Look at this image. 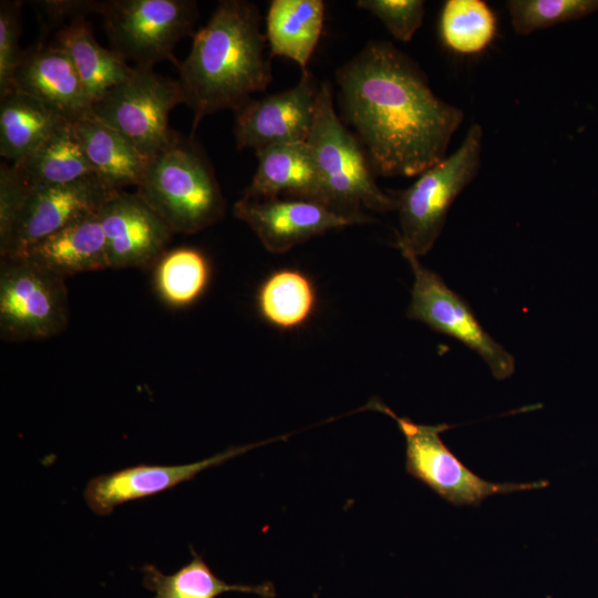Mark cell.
<instances>
[{
	"mask_svg": "<svg viewBox=\"0 0 598 598\" xmlns=\"http://www.w3.org/2000/svg\"><path fill=\"white\" fill-rule=\"evenodd\" d=\"M336 81L339 116L377 175L419 176L447 155L464 113L441 100L420 65L391 42L369 41Z\"/></svg>",
	"mask_w": 598,
	"mask_h": 598,
	"instance_id": "obj_1",
	"label": "cell"
},
{
	"mask_svg": "<svg viewBox=\"0 0 598 598\" xmlns=\"http://www.w3.org/2000/svg\"><path fill=\"white\" fill-rule=\"evenodd\" d=\"M260 21L255 3L223 0L193 35L188 55L175 66L194 131L205 116L236 112L270 83L271 56Z\"/></svg>",
	"mask_w": 598,
	"mask_h": 598,
	"instance_id": "obj_2",
	"label": "cell"
},
{
	"mask_svg": "<svg viewBox=\"0 0 598 598\" xmlns=\"http://www.w3.org/2000/svg\"><path fill=\"white\" fill-rule=\"evenodd\" d=\"M307 144L318 176V202L364 223L372 219L361 212L362 207L379 213L396 208L395 197L377 185V174L363 145L334 110L328 81L321 82Z\"/></svg>",
	"mask_w": 598,
	"mask_h": 598,
	"instance_id": "obj_3",
	"label": "cell"
},
{
	"mask_svg": "<svg viewBox=\"0 0 598 598\" xmlns=\"http://www.w3.org/2000/svg\"><path fill=\"white\" fill-rule=\"evenodd\" d=\"M136 194L174 234L200 231L225 212V200L206 154L193 137L175 131L150 158Z\"/></svg>",
	"mask_w": 598,
	"mask_h": 598,
	"instance_id": "obj_4",
	"label": "cell"
},
{
	"mask_svg": "<svg viewBox=\"0 0 598 598\" xmlns=\"http://www.w3.org/2000/svg\"><path fill=\"white\" fill-rule=\"evenodd\" d=\"M483 136V127L472 124L452 154L421 173L411 186L394 196L400 225L398 248L417 257L433 248L454 200L478 174Z\"/></svg>",
	"mask_w": 598,
	"mask_h": 598,
	"instance_id": "obj_5",
	"label": "cell"
},
{
	"mask_svg": "<svg viewBox=\"0 0 598 598\" xmlns=\"http://www.w3.org/2000/svg\"><path fill=\"white\" fill-rule=\"evenodd\" d=\"M100 14L111 50L134 66L178 60L176 43L194 35L198 8L190 0H106Z\"/></svg>",
	"mask_w": 598,
	"mask_h": 598,
	"instance_id": "obj_6",
	"label": "cell"
},
{
	"mask_svg": "<svg viewBox=\"0 0 598 598\" xmlns=\"http://www.w3.org/2000/svg\"><path fill=\"white\" fill-rule=\"evenodd\" d=\"M367 409L392 417L405 439V470L451 504L480 505L495 494L532 491L548 485L546 481L532 483H494L483 480L466 467L444 444L441 433L452 426L446 423L419 424L396 415L379 399H372Z\"/></svg>",
	"mask_w": 598,
	"mask_h": 598,
	"instance_id": "obj_7",
	"label": "cell"
},
{
	"mask_svg": "<svg viewBox=\"0 0 598 598\" xmlns=\"http://www.w3.org/2000/svg\"><path fill=\"white\" fill-rule=\"evenodd\" d=\"M65 278L24 257L0 262V334L6 341L43 340L69 320Z\"/></svg>",
	"mask_w": 598,
	"mask_h": 598,
	"instance_id": "obj_8",
	"label": "cell"
},
{
	"mask_svg": "<svg viewBox=\"0 0 598 598\" xmlns=\"http://www.w3.org/2000/svg\"><path fill=\"white\" fill-rule=\"evenodd\" d=\"M185 103L177 80L133 66L130 76L93 103L94 117L130 140L148 159L169 141L171 111Z\"/></svg>",
	"mask_w": 598,
	"mask_h": 598,
	"instance_id": "obj_9",
	"label": "cell"
},
{
	"mask_svg": "<svg viewBox=\"0 0 598 598\" xmlns=\"http://www.w3.org/2000/svg\"><path fill=\"white\" fill-rule=\"evenodd\" d=\"M399 249L414 277L406 316L474 351L495 379L509 378L515 371L514 357L482 327L466 300L440 275L422 265L417 256L404 248Z\"/></svg>",
	"mask_w": 598,
	"mask_h": 598,
	"instance_id": "obj_10",
	"label": "cell"
},
{
	"mask_svg": "<svg viewBox=\"0 0 598 598\" xmlns=\"http://www.w3.org/2000/svg\"><path fill=\"white\" fill-rule=\"evenodd\" d=\"M321 82L307 71L282 92L251 99L235 112L234 135L239 150L307 142L316 117Z\"/></svg>",
	"mask_w": 598,
	"mask_h": 598,
	"instance_id": "obj_11",
	"label": "cell"
},
{
	"mask_svg": "<svg viewBox=\"0 0 598 598\" xmlns=\"http://www.w3.org/2000/svg\"><path fill=\"white\" fill-rule=\"evenodd\" d=\"M114 192L96 177L65 185L29 186L0 256L20 257L33 244L95 213Z\"/></svg>",
	"mask_w": 598,
	"mask_h": 598,
	"instance_id": "obj_12",
	"label": "cell"
},
{
	"mask_svg": "<svg viewBox=\"0 0 598 598\" xmlns=\"http://www.w3.org/2000/svg\"><path fill=\"white\" fill-rule=\"evenodd\" d=\"M99 217L112 269L154 267L174 235L136 192H112L100 207Z\"/></svg>",
	"mask_w": 598,
	"mask_h": 598,
	"instance_id": "obj_13",
	"label": "cell"
},
{
	"mask_svg": "<svg viewBox=\"0 0 598 598\" xmlns=\"http://www.w3.org/2000/svg\"><path fill=\"white\" fill-rule=\"evenodd\" d=\"M233 212L251 228L265 248L274 254H283L332 229L367 224L312 199L241 197L234 205Z\"/></svg>",
	"mask_w": 598,
	"mask_h": 598,
	"instance_id": "obj_14",
	"label": "cell"
},
{
	"mask_svg": "<svg viewBox=\"0 0 598 598\" xmlns=\"http://www.w3.org/2000/svg\"><path fill=\"white\" fill-rule=\"evenodd\" d=\"M265 442L233 446L199 462L183 465L138 464L89 481L84 499L96 515H107L117 505L156 495L193 480L202 471L220 465Z\"/></svg>",
	"mask_w": 598,
	"mask_h": 598,
	"instance_id": "obj_15",
	"label": "cell"
},
{
	"mask_svg": "<svg viewBox=\"0 0 598 598\" xmlns=\"http://www.w3.org/2000/svg\"><path fill=\"white\" fill-rule=\"evenodd\" d=\"M13 90L37 99L71 123L92 115V102L74 64L53 44L23 51L13 75Z\"/></svg>",
	"mask_w": 598,
	"mask_h": 598,
	"instance_id": "obj_16",
	"label": "cell"
},
{
	"mask_svg": "<svg viewBox=\"0 0 598 598\" xmlns=\"http://www.w3.org/2000/svg\"><path fill=\"white\" fill-rule=\"evenodd\" d=\"M20 257L63 278L109 268L99 210L39 240Z\"/></svg>",
	"mask_w": 598,
	"mask_h": 598,
	"instance_id": "obj_17",
	"label": "cell"
},
{
	"mask_svg": "<svg viewBox=\"0 0 598 598\" xmlns=\"http://www.w3.org/2000/svg\"><path fill=\"white\" fill-rule=\"evenodd\" d=\"M82 151L95 177L111 190L141 183L148 158L115 128L93 114L73 123Z\"/></svg>",
	"mask_w": 598,
	"mask_h": 598,
	"instance_id": "obj_18",
	"label": "cell"
},
{
	"mask_svg": "<svg viewBox=\"0 0 598 598\" xmlns=\"http://www.w3.org/2000/svg\"><path fill=\"white\" fill-rule=\"evenodd\" d=\"M257 169L243 192L245 198H290L317 200L318 176L307 144L271 145L256 151Z\"/></svg>",
	"mask_w": 598,
	"mask_h": 598,
	"instance_id": "obj_19",
	"label": "cell"
},
{
	"mask_svg": "<svg viewBox=\"0 0 598 598\" xmlns=\"http://www.w3.org/2000/svg\"><path fill=\"white\" fill-rule=\"evenodd\" d=\"M324 22L321 0H274L266 16V40L270 56L297 63L302 72L319 42Z\"/></svg>",
	"mask_w": 598,
	"mask_h": 598,
	"instance_id": "obj_20",
	"label": "cell"
},
{
	"mask_svg": "<svg viewBox=\"0 0 598 598\" xmlns=\"http://www.w3.org/2000/svg\"><path fill=\"white\" fill-rule=\"evenodd\" d=\"M53 45L71 59L92 105L133 71L113 50L99 44L85 18L74 19L60 29Z\"/></svg>",
	"mask_w": 598,
	"mask_h": 598,
	"instance_id": "obj_21",
	"label": "cell"
},
{
	"mask_svg": "<svg viewBox=\"0 0 598 598\" xmlns=\"http://www.w3.org/2000/svg\"><path fill=\"white\" fill-rule=\"evenodd\" d=\"M13 165L29 186L65 185L95 177L71 122H63L29 156Z\"/></svg>",
	"mask_w": 598,
	"mask_h": 598,
	"instance_id": "obj_22",
	"label": "cell"
},
{
	"mask_svg": "<svg viewBox=\"0 0 598 598\" xmlns=\"http://www.w3.org/2000/svg\"><path fill=\"white\" fill-rule=\"evenodd\" d=\"M68 122L37 99L11 91L0 100V154L11 164L29 156L58 126Z\"/></svg>",
	"mask_w": 598,
	"mask_h": 598,
	"instance_id": "obj_23",
	"label": "cell"
},
{
	"mask_svg": "<svg viewBox=\"0 0 598 598\" xmlns=\"http://www.w3.org/2000/svg\"><path fill=\"white\" fill-rule=\"evenodd\" d=\"M193 559L172 575L162 574L154 565H145L144 586L154 591V598H216L227 591L255 594L264 598L275 597L270 582L262 585H231L219 579L194 550Z\"/></svg>",
	"mask_w": 598,
	"mask_h": 598,
	"instance_id": "obj_24",
	"label": "cell"
},
{
	"mask_svg": "<svg viewBox=\"0 0 598 598\" xmlns=\"http://www.w3.org/2000/svg\"><path fill=\"white\" fill-rule=\"evenodd\" d=\"M257 305L268 323L291 330L302 326L312 315L316 306L315 287L301 271L280 269L261 283Z\"/></svg>",
	"mask_w": 598,
	"mask_h": 598,
	"instance_id": "obj_25",
	"label": "cell"
},
{
	"mask_svg": "<svg viewBox=\"0 0 598 598\" xmlns=\"http://www.w3.org/2000/svg\"><path fill=\"white\" fill-rule=\"evenodd\" d=\"M497 32V18L483 0H446L439 18V34L445 48L461 55L485 51Z\"/></svg>",
	"mask_w": 598,
	"mask_h": 598,
	"instance_id": "obj_26",
	"label": "cell"
},
{
	"mask_svg": "<svg viewBox=\"0 0 598 598\" xmlns=\"http://www.w3.org/2000/svg\"><path fill=\"white\" fill-rule=\"evenodd\" d=\"M210 268L205 255L189 247L165 251L154 266V285L169 306L192 305L205 290Z\"/></svg>",
	"mask_w": 598,
	"mask_h": 598,
	"instance_id": "obj_27",
	"label": "cell"
},
{
	"mask_svg": "<svg viewBox=\"0 0 598 598\" xmlns=\"http://www.w3.org/2000/svg\"><path fill=\"white\" fill-rule=\"evenodd\" d=\"M506 7L514 31L527 35L587 17L598 10V0H508Z\"/></svg>",
	"mask_w": 598,
	"mask_h": 598,
	"instance_id": "obj_28",
	"label": "cell"
},
{
	"mask_svg": "<svg viewBox=\"0 0 598 598\" xmlns=\"http://www.w3.org/2000/svg\"><path fill=\"white\" fill-rule=\"evenodd\" d=\"M357 6L378 18L391 35L402 42L411 41L425 12L422 0H359Z\"/></svg>",
	"mask_w": 598,
	"mask_h": 598,
	"instance_id": "obj_29",
	"label": "cell"
},
{
	"mask_svg": "<svg viewBox=\"0 0 598 598\" xmlns=\"http://www.w3.org/2000/svg\"><path fill=\"white\" fill-rule=\"evenodd\" d=\"M21 2H0V97L12 90L14 72L22 59L19 47Z\"/></svg>",
	"mask_w": 598,
	"mask_h": 598,
	"instance_id": "obj_30",
	"label": "cell"
},
{
	"mask_svg": "<svg viewBox=\"0 0 598 598\" xmlns=\"http://www.w3.org/2000/svg\"><path fill=\"white\" fill-rule=\"evenodd\" d=\"M28 185L21 179L13 164L0 165V246L3 245L16 223L27 195Z\"/></svg>",
	"mask_w": 598,
	"mask_h": 598,
	"instance_id": "obj_31",
	"label": "cell"
},
{
	"mask_svg": "<svg viewBox=\"0 0 598 598\" xmlns=\"http://www.w3.org/2000/svg\"><path fill=\"white\" fill-rule=\"evenodd\" d=\"M103 1L93 0H49L40 1L39 6L52 20L60 21L69 18L70 21L85 18L89 13L100 14Z\"/></svg>",
	"mask_w": 598,
	"mask_h": 598,
	"instance_id": "obj_32",
	"label": "cell"
}]
</instances>
